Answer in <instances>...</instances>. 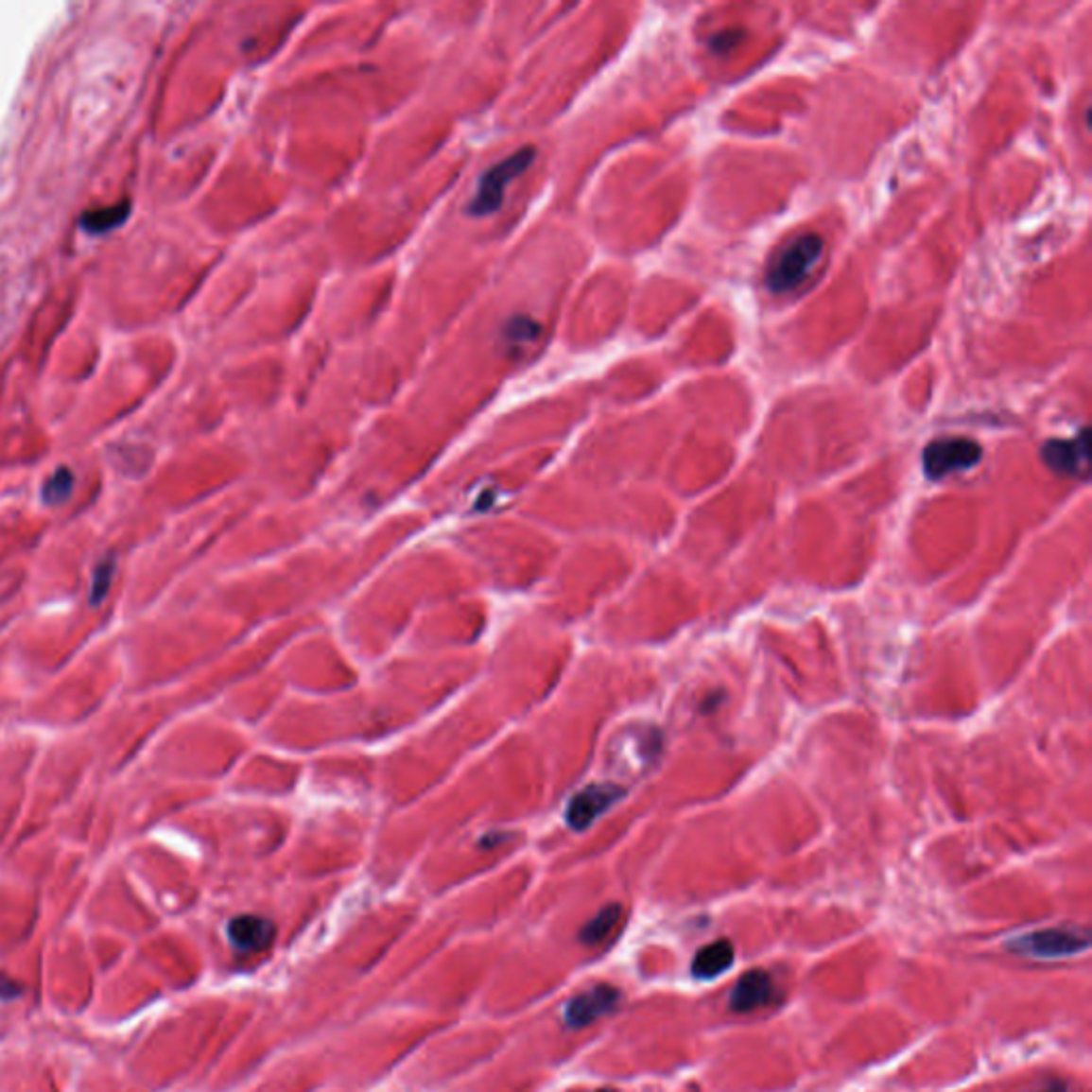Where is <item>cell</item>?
<instances>
[{
    "instance_id": "1",
    "label": "cell",
    "mask_w": 1092,
    "mask_h": 1092,
    "mask_svg": "<svg viewBox=\"0 0 1092 1092\" xmlns=\"http://www.w3.org/2000/svg\"><path fill=\"white\" fill-rule=\"evenodd\" d=\"M826 244L817 233H805L783 246L766 269V285L771 293L783 295L796 290L811 276L823 258Z\"/></svg>"
},
{
    "instance_id": "2",
    "label": "cell",
    "mask_w": 1092,
    "mask_h": 1092,
    "mask_svg": "<svg viewBox=\"0 0 1092 1092\" xmlns=\"http://www.w3.org/2000/svg\"><path fill=\"white\" fill-rule=\"evenodd\" d=\"M1007 949L1014 956L1032 958V961H1061L1073 958L1090 947V930L1082 927H1054L1027 932L1007 941Z\"/></svg>"
},
{
    "instance_id": "3",
    "label": "cell",
    "mask_w": 1092,
    "mask_h": 1092,
    "mask_svg": "<svg viewBox=\"0 0 1092 1092\" xmlns=\"http://www.w3.org/2000/svg\"><path fill=\"white\" fill-rule=\"evenodd\" d=\"M533 158H536L533 147H523V149H519V152H514L512 156H508L506 161L497 163L495 166H491V169L482 175V180L478 182V190L470 203V212L474 216L495 214L504 203L506 186L511 184L514 178H519L525 169H528V166L533 163Z\"/></svg>"
},
{
    "instance_id": "4",
    "label": "cell",
    "mask_w": 1092,
    "mask_h": 1092,
    "mask_svg": "<svg viewBox=\"0 0 1092 1092\" xmlns=\"http://www.w3.org/2000/svg\"><path fill=\"white\" fill-rule=\"evenodd\" d=\"M983 450L969 438H941L930 442L922 455L924 472L932 480H944L949 474L975 468L981 461Z\"/></svg>"
},
{
    "instance_id": "5",
    "label": "cell",
    "mask_w": 1092,
    "mask_h": 1092,
    "mask_svg": "<svg viewBox=\"0 0 1092 1092\" xmlns=\"http://www.w3.org/2000/svg\"><path fill=\"white\" fill-rule=\"evenodd\" d=\"M623 798V789L613 783H598L589 786L572 798L568 806V823L574 830H585L599 815L608 811L616 800Z\"/></svg>"
},
{
    "instance_id": "6",
    "label": "cell",
    "mask_w": 1092,
    "mask_h": 1092,
    "mask_svg": "<svg viewBox=\"0 0 1092 1092\" xmlns=\"http://www.w3.org/2000/svg\"><path fill=\"white\" fill-rule=\"evenodd\" d=\"M777 995L779 988L774 986L771 973H766L762 969L747 971L745 975H740L738 981L735 983V990H732L730 995V1010L737 1014L762 1010V1007L772 1005L774 1000H777Z\"/></svg>"
},
{
    "instance_id": "7",
    "label": "cell",
    "mask_w": 1092,
    "mask_h": 1092,
    "mask_svg": "<svg viewBox=\"0 0 1092 1092\" xmlns=\"http://www.w3.org/2000/svg\"><path fill=\"white\" fill-rule=\"evenodd\" d=\"M1041 457L1058 474L1083 477L1088 472V431L1082 429L1080 436L1071 440H1049Z\"/></svg>"
},
{
    "instance_id": "8",
    "label": "cell",
    "mask_w": 1092,
    "mask_h": 1092,
    "mask_svg": "<svg viewBox=\"0 0 1092 1092\" xmlns=\"http://www.w3.org/2000/svg\"><path fill=\"white\" fill-rule=\"evenodd\" d=\"M619 990L613 986H596L589 992L574 997L568 1005H565V1024L572 1029L589 1027L591 1022L602 1018L608 1012H613L616 1003H619Z\"/></svg>"
},
{
    "instance_id": "9",
    "label": "cell",
    "mask_w": 1092,
    "mask_h": 1092,
    "mask_svg": "<svg viewBox=\"0 0 1092 1092\" xmlns=\"http://www.w3.org/2000/svg\"><path fill=\"white\" fill-rule=\"evenodd\" d=\"M229 941L237 952H261L276 937V927L261 915H237L229 924Z\"/></svg>"
},
{
    "instance_id": "10",
    "label": "cell",
    "mask_w": 1092,
    "mask_h": 1092,
    "mask_svg": "<svg viewBox=\"0 0 1092 1092\" xmlns=\"http://www.w3.org/2000/svg\"><path fill=\"white\" fill-rule=\"evenodd\" d=\"M732 964H735V945L728 939H719L698 949L691 962V973L696 979L708 981L719 978Z\"/></svg>"
},
{
    "instance_id": "11",
    "label": "cell",
    "mask_w": 1092,
    "mask_h": 1092,
    "mask_svg": "<svg viewBox=\"0 0 1092 1092\" xmlns=\"http://www.w3.org/2000/svg\"><path fill=\"white\" fill-rule=\"evenodd\" d=\"M621 905H606L596 918H591L581 930V941L587 945H598L611 935L621 920Z\"/></svg>"
},
{
    "instance_id": "12",
    "label": "cell",
    "mask_w": 1092,
    "mask_h": 1092,
    "mask_svg": "<svg viewBox=\"0 0 1092 1092\" xmlns=\"http://www.w3.org/2000/svg\"><path fill=\"white\" fill-rule=\"evenodd\" d=\"M71 489H73V474H71V470L61 468L52 478L45 482V487H43L45 504H49V506L62 504L64 499L71 495Z\"/></svg>"
},
{
    "instance_id": "13",
    "label": "cell",
    "mask_w": 1092,
    "mask_h": 1092,
    "mask_svg": "<svg viewBox=\"0 0 1092 1092\" xmlns=\"http://www.w3.org/2000/svg\"><path fill=\"white\" fill-rule=\"evenodd\" d=\"M113 572H115L113 557H107V560H103L101 563L96 565L95 579H93V591H90V604L96 606L98 602H103L107 591H110Z\"/></svg>"
},
{
    "instance_id": "14",
    "label": "cell",
    "mask_w": 1092,
    "mask_h": 1092,
    "mask_svg": "<svg viewBox=\"0 0 1092 1092\" xmlns=\"http://www.w3.org/2000/svg\"><path fill=\"white\" fill-rule=\"evenodd\" d=\"M120 220H122L120 207H107V210H98V212L83 216V224H86L88 229H95V231L110 229L112 224H118Z\"/></svg>"
},
{
    "instance_id": "15",
    "label": "cell",
    "mask_w": 1092,
    "mask_h": 1092,
    "mask_svg": "<svg viewBox=\"0 0 1092 1092\" xmlns=\"http://www.w3.org/2000/svg\"><path fill=\"white\" fill-rule=\"evenodd\" d=\"M506 333H508V338H511L512 341H519V339H523V341H529V339H533V338L538 336V333H540V327H538V324L533 322V321H528V319H514L512 322H508V329H506Z\"/></svg>"
},
{
    "instance_id": "16",
    "label": "cell",
    "mask_w": 1092,
    "mask_h": 1092,
    "mask_svg": "<svg viewBox=\"0 0 1092 1092\" xmlns=\"http://www.w3.org/2000/svg\"><path fill=\"white\" fill-rule=\"evenodd\" d=\"M20 988H22V986H20V983H18V981H15V979H11V978H9V975H5V973H0V998H3V1000H9V998H15V997H18V995H20V992H22V990H20Z\"/></svg>"
},
{
    "instance_id": "17",
    "label": "cell",
    "mask_w": 1092,
    "mask_h": 1092,
    "mask_svg": "<svg viewBox=\"0 0 1092 1092\" xmlns=\"http://www.w3.org/2000/svg\"><path fill=\"white\" fill-rule=\"evenodd\" d=\"M1032 1092H1069V1090H1066V1083H1065V1082L1054 1080V1082H1049L1048 1086H1044L1041 1090H1032Z\"/></svg>"
},
{
    "instance_id": "18",
    "label": "cell",
    "mask_w": 1092,
    "mask_h": 1092,
    "mask_svg": "<svg viewBox=\"0 0 1092 1092\" xmlns=\"http://www.w3.org/2000/svg\"><path fill=\"white\" fill-rule=\"evenodd\" d=\"M598 1092H616V1090H613V1088H602V1090H598Z\"/></svg>"
}]
</instances>
